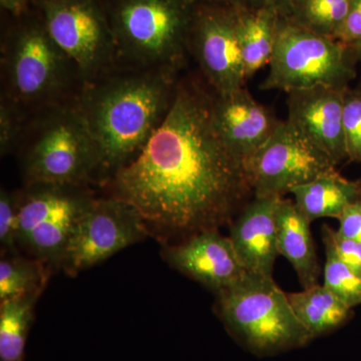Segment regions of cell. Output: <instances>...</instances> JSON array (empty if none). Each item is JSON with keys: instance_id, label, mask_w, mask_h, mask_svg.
<instances>
[{"instance_id": "6da1fadb", "label": "cell", "mask_w": 361, "mask_h": 361, "mask_svg": "<svg viewBox=\"0 0 361 361\" xmlns=\"http://www.w3.org/2000/svg\"><path fill=\"white\" fill-rule=\"evenodd\" d=\"M213 90L199 73L180 75L164 122L134 160L106 184L163 237L227 224L252 192L244 161L222 139Z\"/></svg>"}, {"instance_id": "7a4b0ae2", "label": "cell", "mask_w": 361, "mask_h": 361, "mask_svg": "<svg viewBox=\"0 0 361 361\" xmlns=\"http://www.w3.org/2000/svg\"><path fill=\"white\" fill-rule=\"evenodd\" d=\"M180 75L116 66L85 85L77 104L99 154V185L141 153L167 116Z\"/></svg>"}, {"instance_id": "3957f363", "label": "cell", "mask_w": 361, "mask_h": 361, "mask_svg": "<svg viewBox=\"0 0 361 361\" xmlns=\"http://www.w3.org/2000/svg\"><path fill=\"white\" fill-rule=\"evenodd\" d=\"M1 35V97L30 116L45 109L75 104L85 87L73 59L47 32L32 7L9 16Z\"/></svg>"}, {"instance_id": "277c9868", "label": "cell", "mask_w": 361, "mask_h": 361, "mask_svg": "<svg viewBox=\"0 0 361 361\" xmlns=\"http://www.w3.org/2000/svg\"><path fill=\"white\" fill-rule=\"evenodd\" d=\"M116 66L183 73L197 0H103Z\"/></svg>"}, {"instance_id": "5b68a950", "label": "cell", "mask_w": 361, "mask_h": 361, "mask_svg": "<svg viewBox=\"0 0 361 361\" xmlns=\"http://www.w3.org/2000/svg\"><path fill=\"white\" fill-rule=\"evenodd\" d=\"M77 103L45 109L28 118L16 151L25 186L99 184V154Z\"/></svg>"}, {"instance_id": "8992f818", "label": "cell", "mask_w": 361, "mask_h": 361, "mask_svg": "<svg viewBox=\"0 0 361 361\" xmlns=\"http://www.w3.org/2000/svg\"><path fill=\"white\" fill-rule=\"evenodd\" d=\"M218 310L226 329L253 355L269 356L300 348L312 338L272 277L247 274L221 291Z\"/></svg>"}, {"instance_id": "52a82bcc", "label": "cell", "mask_w": 361, "mask_h": 361, "mask_svg": "<svg viewBox=\"0 0 361 361\" xmlns=\"http://www.w3.org/2000/svg\"><path fill=\"white\" fill-rule=\"evenodd\" d=\"M349 45L280 20L276 44L263 90L292 92L316 87L346 89L355 77Z\"/></svg>"}, {"instance_id": "ba28073f", "label": "cell", "mask_w": 361, "mask_h": 361, "mask_svg": "<svg viewBox=\"0 0 361 361\" xmlns=\"http://www.w3.org/2000/svg\"><path fill=\"white\" fill-rule=\"evenodd\" d=\"M47 32L78 66L85 85L116 66L103 0H32Z\"/></svg>"}, {"instance_id": "9c48e42d", "label": "cell", "mask_w": 361, "mask_h": 361, "mask_svg": "<svg viewBox=\"0 0 361 361\" xmlns=\"http://www.w3.org/2000/svg\"><path fill=\"white\" fill-rule=\"evenodd\" d=\"M89 187L35 184L18 192V243L45 264L61 265L85 207Z\"/></svg>"}, {"instance_id": "30bf717a", "label": "cell", "mask_w": 361, "mask_h": 361, "mask_svg": "<svg viewBox=\"0 0 361 361\" xmlns=\"http://www.w3.org/2000/svg\"><path fill=\"white\" fill-rule=\"evenodd\" d=\"M148 228L133 207L116 197L94 198L85 207L59 267L77 275L146 238Z\"/></svg>"}, {"instance_id": "8fae6325", "label": "cell", "mask_w": 361, "mask_h": 361, "mask_svg": "<svg viewBox=\"0 0 361 361\" xmlns=\"http://www.w3.org/2000/svg\"><path fill=\"white\" fill-rule=\"evenodd\" d=\"M329 157L287 121L247 160L244 168L254 197H281L320 176L336 171Z\"/></svg>"}, {"instance_id": "7c38bea8", "label": "cell", "mask_w": 361, "mask_h": 361, "mask_svg": "<svg viewBox=\"0 0 361 361\" xmlns=\"http://www.w3.org/2000/svg\"><path fill=\"white\" fill-rule=\"evenodd\" d=\"M188 52L216 94H228L244 87L246 78L236 9L197 0L188 37Z\"/></svg>"}, {"instance_id": "4fadbf2b", "label": "cell", "mask_w": 361, "mask_h": 361, "mask_svg": "<svg viewBox=\"0 0 361 361\" xmlns=\"http://www.w3.org/2000/svg\"><path fill=\"white\" fill-rule=\"evenodd\" d=\"M163 255L175 269L217 294L248 274L231 239L221 235L219 229L197 233L179 244L165 246Z\"/></svg>"}, {"instance_id": "5bb4252c", "label": "cell", "mask_w": 361, "mask_h": 361, "mask_svg": "<svg viewBox=\"0 0 361 361\" xmlns=\"http://www.w3.org/2000/svg\"><path fill=\"white\" fill-rule=\"evenodd\" d=\"M346 89L316 87L298 90L289 92L287 101V122L336 166L348 159L343 128Z\"/></svg>"}, {"instance_id": "9a60e30c", "label": "cell", "mask_w": 361, "mask_h": 361, "mask_svg": "<svg viewBox=\"0 0 361 361\" xmlns=\"http://www.w3.org/2000/svg\"><path fill=\"white\" fill-rule=\"evenodd\" d=\"M213 116L221 137L243 161L270 139L281 122L244 87L224 94L214 92Z\"/></svg>"}, {"instance_id": "2e32d148", "label": "cell", "mask_w": 361, "mask_h": 361, "mask_svg": "<svg viewBox=\"0 0 361 361\" xmlns=\"http://www.w3.org/2000/svg\"><path fill=\"white\" fill-rule=\"evenodd\" d=\"M281 197H254L231 226L235 251L249 274L272 277L278 256V210Z\"/></svg>"}, {"instance_id": "e0dca14e", "label": "cell", "mask_w": 361, "mask_h": 361, "mask_svg": "<svg viewBox=\"0 0 361 361\" xmlns=\"http://www.w3.org/2000/svg\"><path fill=\"white\" fill-rule=\"evenodd\" d=\"M310 223L295 202L281 199L278 210V253L293 266L303 289L318 284L320 273Z\"/></svg>"}, {"instance_id": "ac0fdd59", "label": "cell", "mask_w": 361, "mask_h": 361, "mask_svg": "<svg viewBox=\"0 0 361 361\" xmlns=\"http://www.w3.org/2000/svg\"><path fill=\"white\" fill-rule=\"evenodd\" d=\"M236 11L244 71L248 80L261 68L269 65L276 44L282 13L277 7Z\"/></svg>"}, {"instance_id": "d6986e66", "label": "cell", "mask_w": 361, "mask_h": 361, "mask_svg": "<svg viewBox=\"0 0 361 361\" xmlns=\"http://www.w3.org/2000/svg\"><path fill=\"white\" fill-rule=\"evenodd\" d=\"M294 202L312 222L320 218L338 219L346 207L358 201L360 188L336 171L316 178L290 192Z\"/></svg>"}, {"instance_id": "ffe728a7", "label": "cell", "mask_w": 361, "mask_h": 361, "mask_svg": "<svg viewBox=\"0 0 361 361\" xmlns=\"http://www.w3.org/2000/svg\"><path fill=\"white\" fill-rule=\"evenodd\" d=\"M287 297L312 339L339 329L348 322L353 311L324 285L316 284L301 292L287 293Z\"/></svg>"}, {"instance_id": "44dd1931", "label": "cell", "mask_w": 361, "mask_h": 361, "mask_svg": "<svg viewBox=\"0 0 361 361\" xmlns=\"http://www.w3.org/2000/svg\"><path fill=\"white\" fill-rule=\"evenodd\" d=\"M40 294L0 302V361H23L33 310Z\"/></svg>"}, {"instance_id": "7402d4cb", "label": "cell", "mask_w": 361, "mask_h": 361, "mask_svg": "<svg viewBox=\"0 0 361 361\" xmlns=\"http://www.w3.org/2000/svg\"><path fill=\"white\" fill-rule=\"evenodd\" d=\"M351 0H290L282 16L316 35L336 39Z\"/></svg>"}, {"instance_id": "603a6c76", "label": "cell", "mask_w": 361, "mask_h": 361, "mask_svg": "<svg viewBox=\"0 0 361 361\" xmlns=\"http://www.w3.org/2000/svg\"><path fill=\"white\" fill-rule=\"evenodd\" d=\"M42 261L18 257L16 254L2 255L0 261V302L8 299L42 294L49 271Z\"/></svg>"}, {"instance_id": "cb8c5ba5", "label": "cell", "mask_w": 361, "mask_h": 361, "mask_svg": "<svg viewBox=\"0 0 361 361\" xmlns=\"http://www.w3.org/2000/svg\"><path fill=\"white\" fill-rule=\"evenodd\" d=\"M326 262L324 285L350 308L361 305V276L342 261L330 236L329 226L322 228Z\"/></svg>"}, {"instance_id": "d4e9b609", "label": "cell", "mask_w": 361, "mask_h": 361, "mask_svg": "<svg viewBox=\"0 0 361 361\" xmlns=\"http://www.w3.org/2000/svg\"><path fill=\"white\" fill-rule=\"evenodd\" d=\"M28 118L18 106L0 97V154L18 151Z\"/></svg>"}, {"instance_id": "484cf974", "label": "cell", "mask_w": 361, "mask_h": 361, "mask_svg": "<svg viewBox=\"0 0 361 361\" xmlns=\"http://www.w3.org/2000/svg\"><path fill=\"white\" fill-rule=\"evenodd\" d=\"M343 128L348 159L361 163V85L345 90Z\"/></svg>"}, {"instance_id": "4316f807", "label": "cell", "mask_w": 361, "mask_h": 361, "mask_svg": "<svg viewBox=\"0 0 361 361\" xmlns=\"http://www.w3.org/2000/svg\"><path fill=\"white\" fill-rule=\"evenodd\" d=\"M18 193H0V243L4 253L16 254L18 248Z\"/></svg>"}, {"instance_id": "83f0119b", "label": "cell", "mask_w": 361, "mask_h": 361, "mask_svg": "<svg viewBox=\"0 0 361 361\" xmlns=\"http://www.w3.org/2000/svg\"><path fill=\"white\" fill-rule=\"evenodd\" d=\"M334 245L337 254L345 264H348L356 274L361 276V243L342 236L338 232L334 231L329 227Z\"/></svg>"}, {"instance_id": "f1b7e54d", "label": "cell", "mask_w": 361, "mask_h": 361, "mask_svg": "<svg viewBox=\"0 0 361 361\" xmlns=\"http://www.w3.org/2000/svg\"><path fill=\"white\" fill-rule=\"evenodd\" d=\"M336 40L346 45L361 40V0H351L348 16L337 35Z\"/></svg>"}, {"instance_id": "f546056e", "label": "cell", "mask_w": 361, "mask_h": 361, "mask_svg": "<svg viewBox=\"0 0 361 361\" xmlns=\"http://www.w3.org/2000/svg\"><path fill=\"white\" fill-rule=\"evenodd\" d=\"M339 220L337 232L346 238L355 240L361 243V204L360 201L346 207Z\"/></svg>"}, {"instance_id": "4dcf8cb0", "label": "cell", "mask_w": 361, "mask_h": 361, "mask_svg": "<svg viewBox=\"0 0 361 361\" xmlns=\"http://www.w3.org/2000/svg\"><path fill=\"white\" fill-rule=\"evenodd\" d=\"M203 4H216L236 9L260 8V7H277L282 14L286 11L290 0H198Z\"/></svg>"}, {"instance_id": "1f68e13d", "label": "cell", "mask_w": 361, "mask_h": 361, "mask_svg": "<svg viewBox=\"0 0 361 361\" xmlns=\"http://www.w3.org/2000/svg\"><path fill=\"white\" fill-rule=\"evenodd\" d=\"M0 6L9 16L18 18L32 9V0H0Z\"/></svg>"}, {"instance_id": "d6a6232c", "label": "cell", "mask_w": 361, "mask_h": 361, "mask_svg": "<svg viewBox=\"0 0 361 361\" xmlns=\"http://www.w3.org/2000/svg\"><path fill=\"white\" fill-rule=\"evenodd\" d=\"M353 54H355V59L357 61H361V40L356 42L355 44L349 45Z\"/></svg>"}, {"instance_id": "836d02e7", "label": "cell", "mask_w": 361, "mask_h": 361, "mask_svg": "<svg viewBox=\"0 0 361 361\" xmlns=\"http://www.w3.org/2000/svg\"><path fill=\"white\" fill-rule=\"evenodd\" d=\"M358 188H360V197H358V201L360 202L361 204V180H358Z\"/></svg>"}]
</instances>
